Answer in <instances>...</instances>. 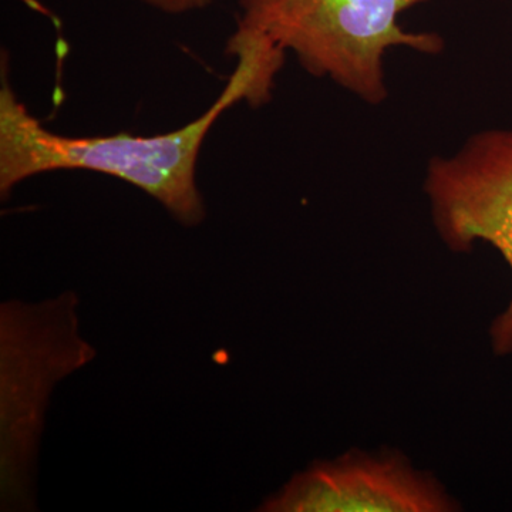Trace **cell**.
<instances>
[{
  "label": "cell",
  "instance_id": "8992f818",
  "mask_svg": "<svg viewBox=\"0 0 512 512\" xmlns=\"http://www.w3.org/2000/svg\"><path fill=\"white\" fill-rule=\"evenodd\" d=\"M144 5L165 15H187L208 8L212 0H141Z\"/></svg>",
  "mask_w": 512,
  "mask_h": 512
},
{
  "label": "cell",
  "instance_id": "6da1fadb",
  "mask_svg": "<svg viewBox=\"0 0 512 512\" xmlns=\"http://www.w3.org/2000/svg\"><path fill=\"white\" fill-rule=\"evenodd\" d=\"M228 53L237 66L217 101L187 126L144 137H67L47 130L29 113L9 82L8 57L0 70V195L35 175L59 170H86L111 175L146 192L184 227H197L207 217L197 184L202 144L215 121L239 101L261 107L271 99L278 66L261 50L234 42Z\"/></svg>",
  "mask_w": 512,
  "mask_h": 512
},
{
  "label": "cell",
  "instance_id": "3957f363",
  "mask_svg": "<svg viewBox=\"0 0 512 512\" xmlns=\"http://www.w3.org/2000/svg\"><path fill=\"white\" fill-rule=\"evenodd\" d=\"M77 303L76 295L66 292L42 303L2 305L3 510L33 507V467L50 396L94 355L79 333Z\"/></svg>",
  "mask_w": 512,
  "mask_h": 512
},
{
  "label": "cell",
  "instance_id": "5b68a950",
  "mask_svg": "<svg viewBox=\"0 0 512 512\" xmlns=\"http://www.w3.org/2000/svg\"><path fill=\"white\" fill-rule=\"evenodd\" d=\"M456 510L433 478L396 454L348 453L296 474L259 511L446 512Z\"/></svg>",
  "mask_w": 512,
  "mask_h": 512
},
{
  "label": "cell",
  "instance_id": "7a4b0ae2",
  "mask_svg": "<svg viewBox=\"0 0 512 512\" xmlns=\"http://www.w3.org/2000/svg\"><path fill=\"white\" fill-rule=\"evenodd\" d=\"M430 0H239L238 28L274 49L291 52L306 73L328 79L367 106L389 97L386 57L397 47L437 56L446 43L436 32L400 23L407 10Z\"/></svg>",
  "mask_w": 512,
  "mask_h": 512
},
{
  "label": "cell",
  "instance_id": "52a82bcc",
  "mask_svg": "<svg viewBox=\"0 0 512 512\" xmlns=\"http://www.w3.org/2000/svg\"><path fill=\"white\" fill-rule=\"evenodd\" d=\"M511 2H512V0H511Z\"/></svg>",
  "mask_w": 512,
  "mask_h": 512
},
{
  "label": "cell",
  "instance_id": "277c9868",
  "mask_svg": "<svg viewBox=\"0 0 512 512\" xmlns=\"http://www.w3.org/2000/svg\"><path fill=\"white\" fill-rule=\"evenodd\" d=\"M440 238L457 252L491 245L512 275V130L485 128L450 156L427 163L423 181ZM497 355L512 353V298L490 329Z\"/></svg>",
  "mask_w": 512,
  "mask_h": 512
}]
</instances>
